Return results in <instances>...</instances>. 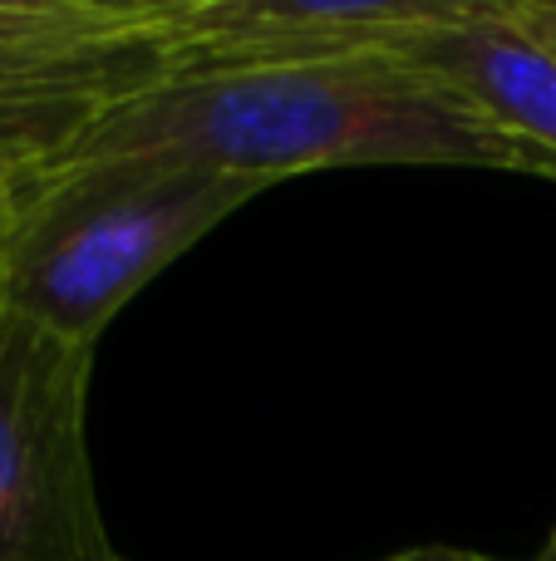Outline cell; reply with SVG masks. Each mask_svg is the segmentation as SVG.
Segmentation results:
<instances>
[{
  "instance_id": "1",
  "label": "cell",
  "mask_w": 556,
  "mask_h": 561,
  "mask_svg": "<svg viewBox=\"0 0 556 561\" xmlns=\"http://www.w3.org/2000/svg\"><path fill=\"white\" fill-rule=\"evenodd\" d=\"M84 158H173L271 187L325 168H483L556 183L552 153L409 55L163 79L104 108L49 163Z\"/></svg>"
},
{
  "instance_id": "2",
  "label": "cell",
  "mask_w": 556,
  "mask_h": 561,
  "mask_svg": "<svg viewBox=\"0 0 556 561\" xmlns=\"http://www.w3.org/2000/svg\"><path fill=\"white\" fill-rule=\"evenodd\" d=\"M271 183L173 158L35 163L0 237V306L99 350L114 316Z\"/></svg>"
},
{
  "instance_id": "3",
  "label": "cell",
  "mask_w": 556,
  "mask_h": 561,
  "mask_svg": "<svg viewBox=\"0 0 556 561\" xmlns=\"http://www.w3.org/2000/svg\"><path fill=\"white\" fill-rule=\"evenodd\" d=\"M94 350L0 306V561H124L89 463Z\"/></svg>"
},
{
  "instance_id": "4",
  "label": "cell",
  "mask_w": 556,
  "mask_h": 561,
  "mask_svg": "<svg viewBox=\"0 0 556 561\" xmlns=\"http://www.w3.org/2000/svg\"><path fill=\"white\" fill-rule=\"evenodd\" d=\"M167 79L148 0H0V158L49 163Z\"/></svg>"
},
{
  "instance_id": "5",
  "label": "cell",
  "mask_w": 556,
  "mask_h": 561,
  "mask_svg": "<svg viewBox=\"0 0 556 561\" xmlns=\"http://www.w3.org/2000/svg\"><path fill=\"white\" fill-rule=\"evenodd\" d=\"M478 0H148L167 79L399 55Z\"/></svg>"
},
{
  "instance_id": "6",
  "label": "cell",
  "mask_w": 556,
  "mask_h": 561,
  "mask_svg": "<svg viewBox=\"0 0 556 561\" xmlns=\"http://www.w3.org/2000/svg\"><path fill=\"white\" fill-rule=\"evenodd\" d=\"M399 55L439 69L508 134L556 158V0H478Z\"/></svg>"
},
{
  "instance_id": "7",
  "label": "cell",
  "mask_w": 556,
  "mask_h": 561,
  "mask_svg": "<svg viewBox=\"0 0 556 561\" xmlns=\"http://www.w3.org/2000/svg\"><path fill=\"white\" fill-rule=\"evenodd\" d=\"M30 168H35V163H10V158H0V237H5V227H10V217H15L20 197H25Z\"/></svg>"
},
{
  "instance_id": "8",
  "label": "cell",
  "mask_w": 556,
  "mask_h": 561,
  "mask_svg": "<svg viewBox=\"0 0 556 561\" xmlns=\"http://www.w3.org/2000/svg\"><path fill=\"white\" fill-rule=\"evenodd\" d=\"M384 561H502V557L468 552V547H409V552H394Z\"/></svg>"
},
{
  "instance_id": "9",
  "label": "cell",
  "mask_w": 556,
  "mask_h": 561,
  "mask_svg": "<svg viewBox=\"0 0 556 561\" xmlns=\"http://www.w3.org/2000/svg\"><path fill=\"white\" fill-rule=\"evenodd\" d=\"M532 561H556V533L547 537V542H542V552H537V557H532Z\"/></svg>"
}]
</instances>
